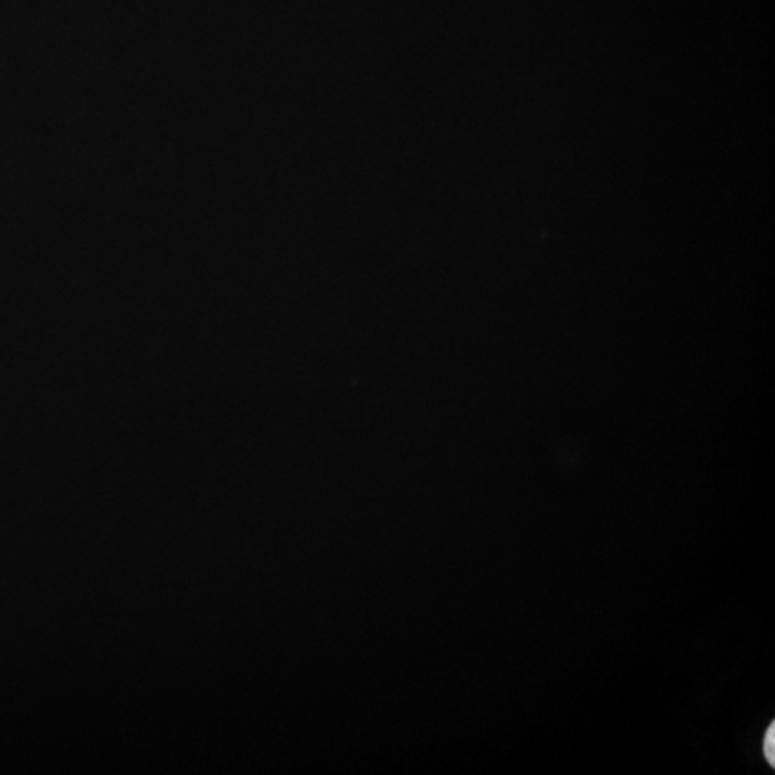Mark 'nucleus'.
Listing matches in <instances>:
<instances>
[{"label": "nucleus", "mask_w": 775, "mask_h": 775, "mask_svg": "<svg viewBox=\"0 0 775 775\" xmlns=\"http://www.w3.org/2000/svg\"><path fill=\"white\" fill-rule=\"evenodd\" d=\"M775 725H771L770 728H768L767 732H765L764 737V754L765 758H767L768 763L775 764V753H774V741H775Z\"/></svg>", "instance_id": "f257e3e1"}]
</instances>
